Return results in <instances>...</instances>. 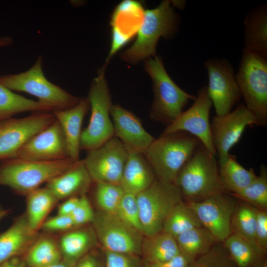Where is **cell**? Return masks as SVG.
Here are the masks:
<instances>
[{
	"label": "cell",
	"mask_w": 267,
	"mask_h": 267,
	"mask_svg": "<svg viewBox=\"0 0 267 267\" xmlns=\"http://www.w3.org/2000/svg\"><path fill=\"white\" fill-rule=\"evenodd\" d=\"M89 106L87 98H81L73 107L52 113L65 135L68 157L74 162L79 160L82 126Z\"/></svg>",
	"instance_id": "22"
},
{
	"label": "cell",
	"mask_w": 267,
	"mask_h": 267,
	"mask_svg": "<svg viewBox=\"0 0 267 267\" xmlns=\"http://www.w3.org/2000/svg\"><path fill=\"white\" fill-rule=\"evenodd\" d=\"M184 133L162 134L144 153L157 178L174 183L180 170L200 145L198 138Z\"/></svg>",
	"instance_id": "3"
},
{
	"label": "cell",
	"mask_w": 267,
	"mask_h": 267,
	"mask_svg": "<svg viewBox=\"0 0 267 267\" xmlns=\"http://www.w3.org/2000/svg\"><path fill=\"white\" fill-rule=\"evenodd\" d=\"M75 162L69 158L49 161L18 157L3 160L0 162V185L26 195L70 168Z\"/></svg>",
	"instance_id": "2"
},
{
	"label": "cell",
	"mask_w": 267,
	"mask_h": 267,
	"mask_svg": "<svg viewBox=\"0 0 267 267\" xmlns=\"http://www.w3.org/2000/svg\"><path fill=\"white\" fill-rule=\"evenodd\" d=\"M237 199L222 192L199 202H186L195 212L201 225L217 242L222 243L231 233V219Z\"/></svg>",
	"instance_id": "15"
},
{
	"label": "cell",
	"mask_w": 267,
	"mask_h": 267,
	"mask_svg": "<svg viewBox=\"0 0 267 267\" xmlns=\"http://www.w3.org/2000/svg\"><path fill=\"white\" fill-rule=\"evenodd\" d=\"M46 267H70L67 264H66L65 263H64L63 261H61V262L57 263L56 264Z\"/></svg>",
	"instance_id": "49"
},
{
	"label": "cell",
	"mask_w": 267,
	"mask_h": 267,
	"mask_svg": "<svg viewBox=\"0 0 267 267\" xmlns=\"http://www.w3.org/2000/svg\"><path fill=\"white\" fill-rule=\"evenodd\" d=\"M178 23V18L171 0H163L157 7L146 10L136 40L122 54V58L130 63H135L155 56L159 38H171L177 31Z\"/></svg>",
	"instance_id": "4"
},
{
	"label": "cell",
	"mask_w": 267,
	"mask_h": 267,
	"mask_svg": "<svg viewBox=\"0 0 267 267\" xmlns=\"http://www.w3.org/2000/svg\"><path fill=\"white\" fill-rule=\"evenodd\" d=\"M70 216L76 227L92 223L95 212L85 194L79 197L77 205Z\"/></svg>",
	"instance_id": "39"
},
{
	"label": "cell",
	"mask_w": 267,
	"mask_h": 267,
	"mask_svg": "<svg viewBox=\"0 0 267 267\" xmlns=\"http://www.w3.org/2000/svg\"><path fill=\"white\" fill-rule=\"evenodd\" d=\"M95 184V198L100 210L115 214L124 191L119 184L103 182Z\"/></svg>",
	"instance_id": "36"
},
{
	"label": "cell",
	"mask_w": 267,
	"mask_h": 267,
	"mask_svg": "<svg viewBox=\"0 0 267 267\" xmlns=\"http://www.w3.org/2000/svg\"><path fill=\"white\" fill-rule=\"evenodd\" d=\"M74 267H105L104 258L92 250L83 257Z\"/></svg>",
	"instance_id": "43"
},
{
	"label": "cell",
	"mask_w": 267,
	"mask_h": 267,
	"mask_svg": "<svg viewBox=\"0 0 267 267\" xmlns=\"http://www.w3.org/2000/svg\"><path fill=\"white\" fill-rule=\"evenodd\" d=\"M44 233L38 235L24 256L26 267H46L62 261L58 239Z\"/></svg>",
	"instance_id": "27"
},
{
	"label": "cell",
	"mask_w": 267,
	"mask_h": 267,
	"mask_svg": "<svg viewBox=\"0 0 267 267\" xmlns=\"http://www.w3.org/2000/svg\"><path fill=\"white\" fill-rule=\"evenodd\" d=\"M260 210H267V169L261 165L260 174L243 189L230 194Z\"/></svg>",
	"instance_id": "35"
},
{
	"label": "cell",
	"mask_w": 267,
	"mask_h": 267,
	"mask_svg": "<svg viewBox=\"0 0 267 267\" xmlns=\"http://www.w3.org/2000/svg\"><path fill=\"white\" fill-rule=\"evenodd\" d=\"M26 196L27 211L25 215L30 227L38 232L45 218L58 200L46 187H39Z\"/></svg>",
	"instance_id": "29"
},
{
	"label": "cell",
	"mask_w": 267,
	"mask_h": 267,
	"mask_svg": "<svg viewBox=\"0 0 267 267\" xmlns=\"http://www.w3.org/2000/svg\"><path fill=\"white\" fill-rule=\"evenodd\" d=\"M76 227L70 216L57 215L45 220L41 228L45 232H66Z\"/></svg>",
	"instance_id": "41"
},
{
	"label": "cell",
	"mask_w": 267,
	"mask_h": 267,
	"mask_svg": "<svg viewBox=\"0 0 267 267\" xmlns=\"http://www.w3.org/2000/svg\"><path fill=\"white\" fill-rule=\"evenodd\" d=\"M188 267H237L222 243L217 242L207 253L192 261Z\"/></svg>",
	"instance_id": "37"
},
{
	"label": "cell",
	"mask_w": 267,
	"mask_h": 267,
	"mask_svg": "<svg viewBox=\"0 0 267 267\" xmlns=\"http://www.w3.org/2000/svg\"><path fill=\"white\" fill-rule=\"evenodd\" d=\"M15 157L38 161L69 158L65 135L59 122L55 120L31 138L19 150Z\"/></svg>",
	"instance_id": "17"
},
{
	"label": "cell",
	"mask_w": 267,
	"mask_h": 267,
	"mask_svg": "<svg viewBox=\"0 0 267 267\" xmlns=\"http://www.w3.org/2000/svg\"><path fill=\"white\" fill-rule=\"evenodd\" d=\"M244 50L267 58V6L251 10L244 21Z\"/></svg>",
	"instance_id": "25"
},
{
	"label": "cell",
	"mask_w": 267,
	"mask_h": 267,
	"mask_svg": "<svg viewBox=\"0 0 267 267\" xmlns=\"http://www.w3.org/2000/svg\"><path fill=\"white\" fill-rule=\"evenodd\" d=\"M238 200L231 219L232 233L256 243L255 229L258 209L247 202Z\"/></svg>",
	"instance_id": "34"
},
{
	"label": "cell",
	"mask_w": 267,
	"mask_h": 267,
	"mask_svg": "<svg viewBox=\"0 0 267 267\" xmlns=\"http://www.w3.org/2000/svg\"><path fill=\"white\" fill-rule=\"evenodd\" d=\"M222 243L237 267H259L266 260L267 252L236 234L231 233Z\"/></svg>",
	"instance_id": "26"
},
{
	"label": "cell",
	"mask_w": 267,
	"mask_h": 267,
	"mask_svg": "<svg viewBox=\"0 0 267 267\" xmlns=\"http://www.w3.org/2000/svg\"><path fill=\"white\" fill-rule=\"evenodd\" d=\"M10 209H6L0 206V221L6 216L9 213Z\"/></svg>",
	"instance_id": "48"
},
{
	"label": "cell",
	"mask_w": 267,
	"mask_h": 267,
	"mask_svg": "<svg viewBox=\"0 0 267 267\" xmlns=\"http://www.w3.org/2000/svg\"><path fill=\"white\" fill-rule=\"evenodd\" d=\"M252 125L260 126V123L244 104L226 114L213 117L211 136L219 166L226 161L230 150L239 141L246 128Z\"/></svg>",
	"instance_id": "14"
},
{
	"label": "cell",
	"mask_w": 267,
	"mask_h": 267,
	"mask_svg": "<svg viewBox=\"0 0 267 267\" xmlns=\"http://www.w3.org/2000/svg\"><path fill=\"white\" fill-rule=\"evenodd\" d=\"M208 74L207 91L216 115L231 111L242 97L234 69L223 58L209 59L205 62Z\"/></svg>",
	"instance_id": "12"
},
{
	"label": "cell",
	"mask_w": 267,
	"mask_h": 267,
	"mask_svg": "<svg viewBox=\"0 0 267 267\" xmlns=\"http://www.w3.org/2000/svg\"><path fill=\"white\" fill-rule=\"evenodd\" d=\"M75 228L65 232L58 239L62 261L70 267L93 250L98 241L92 226Z\"/></svg>",
	"instance_id": "24"
},
{
	"label": "cell",
	"mask_w": 267,
	"mask_h": 267,
	"mask_svg": "<svg viewBox=\"0 0 267 267\" xmlns=\"http://www.w3.org/2000/svg\"><path fill=\"white\" fill-rule=\"evenodd\" d=\"M87 99L91 115L88 126L82 131L80 150L89 151L101 146L114 135L110 113L111 98L104 77V68L92 81Z\"/></svg>",
	"instance_id": "9"
},
{
	"label": "cell",
	"mask_w": 267,
	"mask_h": 267,
	"mask_svg": "<svg viewBox=\"0 0 267 267\" xmlns=\"http://www.w3.org/2000/svg\"><path fill=\"white\" fill-rule=\"evenodd\" d=\"M237 82L246 107L260 126L267 124V58L243 49Z\"/></svg>",
	"instance_id": "7"
},
{
	"label": "cell",
	"mask_w": 267,
	"mask_h": 267,
	"mask_svg": "<svg viewBox=\"0 0 267 267\" xmlns=\"http://www.w3.org/2000/svg\"><path fill=\"white\" fill-rule=\"evenodd\" d=\"M145 10L137 1L125 0L115 8L111 16V46L106 62L137 34Z\"/></svg>",
	"instance_id": "18"
},
{
	"label": "cell",
	"mask_w": 267,
	"mask_h": 267,
	"mask_svg": "<svg viewBox=\"0 0 267 267\" xmlns=\"http://www.w3.org/2000/svg\"><path fill=\"white\" fill-rule=\"evenodd\" d=\"M50 112L44 104L14 93L0 83V121L24 112Z\"/></svg>",
	"instance_id": "32"
},
{
	"label": "cell",
	"mask_w": 267,
	"mask_h": 267,
	"mask_svg": "<svg viewBox=\"0 0 267 267\" xmlns=\"http://www.w3.org/2000/svg\"><path fill=\"white\" fill-rule=\"evenodd\" d=\"M192 106L167 126L162 135L186 132L195 136L210 152L216 155L211 132L210 113L213 105L207 87L198 90Z\"/></svg>",
	"instance_id": "16"
},
{
	"label": "cell",
	"mask_w": 267,
	"mask_h": 267,
	"mask_svg": "<svg viewBox=\"0 0 267 267\" xmlns=\"http://www.w3.org/2000/svg\"><path fill=\"white\" fill-rule=\"evenodd\" d=\"M128 151L116 137L89 151L83 160L92 181L119 184Z\"/></svg>",
	"instance_id": "13"
},
{
	"label": "cell",
	"mask_w": 267,
	"mask_h": 267,
	"mask_svg": "<svg viewBox=\"0 0 267 267\" xmlns=\"http://www.w3.org/2000/svg\"><path fill=\"white\" fill-rule=\"evenodd\" d=\"M175 238L180 253L191 261L208 252L217 242L202 226L189 229Z\"/></svg>",
	"instance_id": "31"
},
{
	"label": "cell",
	"mask_w": 267,
	"mask_h": 267,
	"mask_svg": "<svg viewBox=\"0 0 267 267\" xmlns=\"http://www.w3.org/2000/svg\"><path fill=\"white\" fill-rule=\"evenodd\" d=\"M91 181L83 160H79L70 168L49 180L45 187L59 201L84 194Z\"/></svg>",
	"instance_id": "21"
},
{
	"label": "cell",
	"mask_w": 267,
	"mask_h": 267,
	"mask_svg": "<svg viewBox=\"0 0 267 267\" xmlns=\"http://www.w3.org/2000/svg\"><path fill=\"white\" fill-rule=\"evenodd\" d=\"M79 197L75 196L65 200L58 208L57 214L70 216L77 205Z\"/></svg>",
	"instance_id": "45"
},
{
	"label": "cell",
	"mask_w": 267,
	"mask_h": 267,
	"mask_svg": "<svg viewBox=\"0 0 267 267\" xmlns=\"http://www.w3.org/2000/svg\"><path fill=\"white\" fill-rule=\"evenodd\" d=\"M144 236L162 231L164 222L173 208L184 200L178 188L173 183L155 178L146 189L136 195Z\"/></svg>",
	"instance_id": "8"
},
{
	"label": "cell",
	"mask_w": 267,
	"mask_h": 267,
	"mask_svg": "<svg viewBox=\"0 0 267 267\" xmlns=\"http://www.w3.org/2000/svg\"><path fill=\"white\" fill-rule=\"evenodd\" d=\"M39 235L30 227L25 213L0 233V264L11 259L24 257Z\"/></svg>",
	"instance_id": "20"
},
{
	"label": "cell",
	"mask_w": 267,
	"mask_h": 267,
	"mask_svg": "<svg viewBox=\"0 0 267 267\" xmlns=\"http://www.w3.org/2000/svg\"><path fill=\"white\" fill-rule=\"evenodd\" d=\"M115 215L128 225L142 234L136 195L125 192Z\"/></svg>",
	"instance_id": "38"
},
{
	"label": "cell",
	"mask_w": 267,
	"mask_h": 267,
	"mask_svg": "<svg viewBox=\"0 0 267 267\" xmlns=\"http://www.w3.org/2000/svg\"><path fill=\"white\" fill-rule=\"evenodd\" d=\"M255 242L260 248L267 251V210H257Z\"/></svg>",
	"instance_id": "42"
},
{
	"label": "cell",
	"mask_w": 267,
	"mask_h": 267,
	"mask_svg": "<svg viewBox=\"0 0 267 267\" xmlns=\"http://www.w3.org/2000/svg\"><path fill=\"white\" fill-rule=\"evenodd\" d=\"M145 70L152 79L154 95L150 117L168 126L183 112L190 100L196 99V96L184 91L175 84L160 57L155 56L146 60Z\"/></svg>",
	"instance_id": "6"
},
{
	"label": "cell",
	"mask_w": 267,
	"mask_h": 267,
	"mask_svg": "<svg viewBox=\"0 0 267 267\" xmlns=\"http://www.w3.org/2000/svg\"><path fill=\"white\" fill-rule=\"evenodd\" d=\"M219 174L224 191L229 194L243 189L257 177L252 169L245 168L237 162L235 156L230 154L226 161L219 166Z\"/></svg>",
	"instance_id": "30"
},
{
	"label": "cell",
	"mask_w": 267,
	"mask_h": 267,
	"mask_svg": "<svg viewBox=\"0 0 267 267\" xmlns=\"http://www.w3.org/2000/svg\"><path fill=\"white\" fill-rule=\"evenodd\" d=\"M12 43V39L7 37H0V47L10 45Z\"/></svg>",
	"instance_id": "47"
},
{
	"label": "cell",
	"mask_w": 267,
	"mask_h": 267,
	"mask_svg": "<svg viewBox=\"0 0 267 267\" xmlns=\"http://www.w3.org/2000/svg\"><path fill=\"white\" fill-rule=\"evenodd\" d=\"M202 226L196 215L187 203H178L165 219L162 231L175 238L193 228Z\"/></svg>",
	"instance_id": "33"
},
{
	"label": "cell",
	"mask_w": 267,
	"mask_h": 267,
	"mask_svg": "<svg viewBox=\"0 0 267 267\" xmlns=\"http://www.w3.org/2000/svg\"><path fill=\"white\" fill-rule=\"evenodd\" d=\"M110 113L116 137L128 150L144 154L155 138L144 129L139 119L118 105L112 104Z\"/></svg>",
	"instance_id": "19"
},
{
	"label": "cell",
	"mask_w": 267,
	"mask_h": 267,
	"mask_svg": "<svg viewBox=\"0 0 267 267\" xmlns=\"http://www.w3.org/2000/svg\"><path fill=\"white\" fill-rule=\"evenodd\" d=\"M55 120L53 113L38 112L0 121V161L15 157L22 146Z\"/></svg>",
	"instance_id": "11"
},
{
	"label": "cell",
	"mask_w": 267,
	"mask_h": 267,
	"mask_svg": "<svg viewBox=\"0 0 267 267\" xmlns=\"http://www.w3.org/2000/svg\"><path fill=\"white\" fill-rule=\"evenodd\" d=\"M97 240L104 250L139 256L143 235L122 221L115 214L100 210L92 222Z\"/></svg>",
	"instance_id": "10"
},
{
	"label": "cell",
	"mask_w": 267,
	"mask_h": 267,
	"mask_svg": "<svg viewBox=\"0 0 267 267\" xmlns=\"http://www.w3.org/2000/svg\"><path fill=\"white\" fill-rule=\"evenodd\" d=\"M0 267H26V266L23 257H17L0 264Z\"/></svg>",
	"instance_id": "46"
},
{
	"label": "cell",
	"mask_w": 267,
	"mask_h": 267,
	"mask_svg": "<svg viewBox=\"0 0 267 267\" xmlns=\"http://www.w3.org/2000/svg\"><path fill=\"white\" fill-rule=\"evenodd\" d=\"M215 156L201 144L180 170L174 184L185 201L199 202L225 192Z\"/></svg>",
	"instance_id": "1"
},
{
	"label": "cell",
	"mask_w": 267,
	"mask_h": 267,
	"mask_svg": "<svg viewBox=\"0 0 267 267\" xmlns=\"http://www.w3.org/2000/svg\"><path fill=\"white\" fill-rule=\"evenodd\" d=\"M105 267H141L138 256L104 250Z\"/></svg>",
	"instance_id": "40"
},
{
	"label": "cell",
	"mask_w": 267,
	"mask_h": 267,
	"mask_svg": "<svg viewBox=\"0 0 267 267\" xmlns=\"http://www.w3.org/2000/svg\"><path fill=\"white\" fill-rule=\"evenodd\" d=\"M128 151L120 185L125 193L136 195L148 188L156 178L143 154Z\"/></svg>",
	"instance_id": "23"
},
{
	"label": "cell",
	"mask_w": 267,
	"mask_h": 267,
	"mask_svg": "<svg viewBox=\"0 0 267 267\" xmlns=\"http://www.w3.org/2000/svg\"><path fill=\"white\" fill-rule=\"evenodd\" d=\"M191 261L181 253L173 259L164 262L156 263L144 262L142 267H188Z\"/></svg>",
	"instance_id": "44"
},
{
	"label": "cell",
	"mask_w": 267,
	"mask_h": 267,
	"mask_svg": "<svg viewBox=\"0 0 267 267\" xmlns=\"http://www.w3.org/2000/svg\"><path fill=\"white\" fill-rule=\"evenodd\" d=\"M259 267H267V262L266 260L261 266Z\"/></svg>",
	"instance_id": "50"
},
{
	"label": "cell",
	"mask_w": 267,
	"mask_h": 267,
	"mask_svg": "<svg viewBox=\"0 0 267 267\" xmlns=\"http://www.w3.org/2000/svg\"><path fill=\"white\" fill-rule=\"evenodd\" d=\"M181 254L176 238L161 231L151 236H144L141 255L144 262L156 263L170 260Z\"/></svg>",
	"instance_id": "28"
},
{
	"label": "cell",
	"mask_w": 267,
	"mask_h": 267,
	"mask_svg": "<svg viewBox=\"0 0 267 267\" xmlns=\"http://www.w3.org/2000/svg\"><path fill=\"white\" fill-rule=\"evenodd\" d=\"M43 58L39 56L27 71L0 77V83L11 90L22 91L38 98V101L54 112L67 109L78 103L81 98L74 96L49 82L44 76Z\"/></svg>",
	"instance_id": "5"
}]
</instances>
